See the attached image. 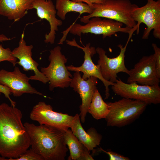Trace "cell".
Returning <instances> with one entry per match:
<instances>
[{
  "mask_svg": "<svg viewBox=\"0 0 160 160\" xmlns=\"http://www.w3.org/2000/svg\"><path fill=\"white\" fill-rule=\"evenodd\" d=\"M22 117L16 107L5 103L0 104V155L8 160H15L31 146Z\"/></svg>",
  "mask_w": 160,
  "mask_h": 160,
  "instance_id": "obj_1",
  "label": "cell"
},
{
  "mask_svg": "<svg viewBox=\"0 0 160 160\" xmlns=\"http://www.w3.org/2000/svg\"><path fill=\"white\" fill-rule=\"evenodd\" d=\"M24 125L29 135L31 148L44 160H64L68 149L63 131L45 125L26 122Z\"/></svg>",
  "mask_w": 160,
  "mask_h": 160,
  "instance_id": "obj_2",
  "label": "cell"
},
{
  "mask_svg": "<svg viewBox=\"0 0 160 160\" xmlns=\"http://www.w3.org/2000/svg\"><path fill=\"white\" fill-rule=\"evenodd\" d=\"M135 4L129 0H106L102 4H92V13L80 18L85 23L94 17H104L122 23L129 28H135L136 23L132 17L131 11Z\"/></svg>",
  "mask_w": 160,
  "mask_h": 160,
  "instance_id": "obj_3",
  "label": "cell"
},
{
  "mask_svg": "<svg viewBox=\"0 0 160 160\" xmlns=\"http://www.w3.org/2000/svg\"><path fill=\"white\" fill-rule=\"evenodd\" d=\"M107 103L110 111L105 119L107 126L118 127L132 123L143 113L148 105L140 100L123 97Z\"/></svg>",
  "mask_w": 160,
  "mask_h": 160,
  "instance_id": "obj_4",
  "label": "cell"
},
{
  "mask_svg": "<svg viewBox=\"0 0 160 160\" xmlns=\"http://www.w3.org/2000/svg\"><path fill=\"white\" fill-rule=\"evenodd\" d=\"M50 52L49 65L47 67H41L40 69L49 81V89L52 91L56 87H68L73 76L65 65L67 58L62 54L59 46L51 49Z\"/></svg>",
  "mask_w": 160,
  "mask_h": 160,
  "instance_id": "obj_5",
  "label": "cell"
},
{
  "mask_svg": "<svg viewBox=\"0 0 160 160\" xmlns=\"http://www.w3.org/2000/svg\"><path fill=\"white\" fill-rule=\"evenodd\" d=\"M123 25L121 23L112 19H102L99 17H94L91 18L85 25L74 23L64 32L65 33L69 32L80 37L82 33L102 35L103 38L110 37L118 32L133 34L135 31L133 28L127 26L123 27Z\"/></svg>",
  "mask_w": 160,
  "mask_h": 160,
  "instance_id": "obj_6",
  "label": "cell"
},
{
  "mask_svg": "<svg viewBox=\"0 0 160 160\" xmlns=\"http://www.w3.org/2000/svg\"><path fill=\"white\" fill-rule=\"evenodd\" d=\"M145 5L139 7L136 4L132 9L131 14L137 23L135 27L138 34L140 25L143 23L146 26L142 38H148L151 31L153 30L154 37L160 39V0H147Z\"/></svg>",
  "mask_w": 160,
  "mask_h": 160,
  "instance_id": "obj_7",
  "label": "cell"
},
{
  "mask_svg": "<svg viewBox=\"0 0 160 160\" xmlns=\"http://www.w3.org/2000/svg\"><path fill=\"white\" fill-rule=\"evenodd\" d=\"M111 86L114 93L122 97L140 100L148 105L160 103L159 85L151 86L135 83H127L119 79Z\"/></svg>",
  "mask_w": 160,
  "mask_h": 160,
  "instance_id": "obj_8",
  "label": "cell"
},
{
  "mask_svg": "<svg viewBox=\"0 0 160 160\" xmlns=\"http://www.w3.org/2000/svg\"><path fill=\"white\" fill-rule=\"evenodd\" d=\"M29 117L39 124L51 126L64 132L70 128L74 118V116L53 111L50 105L43 101L39 102L34 106Z\"/></svg>",
  "mask_w": 160,
  "mask_h": 160,
  "instance_id": "obj_9",
  "label": "cell"
},
{
  "mask_svg": "<svg viewBox=\"0 0 160 160\" xmlns=\"http://www.w3.org/2000/svg\"><path fill=\"white\" fill-rule=\"evenodd\" d=\"M132 36L131 34L129 35L124 46L121 44L118 45L120 52L115 57H108L106 55L105 51L102 48L97 47L96 49V52L99 55L97 65L100 67L102 76L105 80L114 83L117 79L118 73L122 72L129 74V70L125 65L124 58L126 48Z\"/></svg>",
  "mask_w": 160,
  "mask_h": 160,
  "instance_id": "obj_10",
  "label": "cell"
},
{
  "mask_svg": "<svg viewBox=\"0 0 160 160\" xmlns=\"http://www.w3.org/2000/svg\"><path fill=\"white\" fill-rule=\"evenodd\" d=\"M66 43L68 45L74 46L82 49L84 54V60L81 66L76 67L73 65L66 66L68 71L81 72L83 73L82 78L87 80L91 76H94L101 81L105 87V99H107L110 96V89L109 87L113 85L114 83L105 80L103 77L100 72L99 65H96L93 63L92 57L97 52L95 48L93 47L90 46L91 44L88 43L86 46L84 45L82 47L76 43L75 39L72 41L66 40Z\"/></svg>",
  "mask_w": 160,
  "mask_h": 160,
  "instance_id": "obj_11",
  "label": "cell"
},
{
  "mask_svg": "<svg viewBox=\"0 0 160 160\" xmlns=\"http://www.w3.org/2000/svg\"><path fill=\"white\" fill-rule=\"evenodd\" d=\"M128 75V83L151 86L159 85L160 78L156 71L155 54L143 56L133 68L129 70Z\"/></svg>",
  "mask_w": 160,
  "mask_h": 160,
  "instance_id": "obj_12",
  "label": "cell"
},
{
  "mask_svg": "<svg viewBox=\"0 0 160 160\" xmlns=\"http://www.w3.org/2000/svg\"><path fill=\"white\" fill-rule=\"evenodd\" d=\"M30 79L15 66L13 71L4 69L0 71V84L9 88L14 97H19L25 93L36 94L45 96L29 83Z\"/></svg>",
  "mask_w": 160,
  "mask_h": 160,
  "instance_id": "obj_13",
  "label": "cell"
},
{
  "mask_svg": "<svg viewBox=\"0 0 160 160\" xmlns=\"http://www.w3.org/2000/svg\"><path fill=\"white\" fill-rule=\"evenodd\" d=\"M97 83L98 79L97 78L91 76L85 80L81 77L79 71H75L70 83L69 86L79 94L81 99L79 115L81 121L83 123L85 122L93 95L97 89Z\"/></svg>",
  "mask_w": 160,
  "mask_h": 160,
  "instance_id": "obj_14",
  "label": "cell"
},
{
  "mask_svg": "<svg viewBox=\"0 0 160 160\" xmlns=\"http://www.w3.org/2000/svg\"><path fill=\"white\" fill-rule=\"evenodd\" d=\"M33 48L32 45H26L23 33L19 41L18 46L12 51V55L19 60L17 64L21 66L24 71H34V75L29 77L30 80L38 81L45 84L49 82V81L44 75L39 70L38 68V63L32 57V51Z\"/></svg>",
  "mask_w": 160,
  "mask_h": 160,
  "instance_id": "obj_15",
  "label": "cell"
},
{
  "mask_svg": "<svg viewBox=\"0 0 160 160\" xmlns=\"http://www.w3.org/2000/svg\"><path fill=\"white\" fill-rule=\"evenodd\" d=\"M33 9H35L37 16L41 19H45L49 23L50 31L45 36L44 41L53 44L55 43L56 31L58 27L63 24V21L56 17L57 11L52 0H34Z\"/></svg>",
  "mask_w": 160,
  "mask_h": 160,
  "instance_id": "obj_16",
  "label": "cell"
},
{
  "mask_svg": "<svg viewBox=\"0 0 160 160\" xmlns=\"http://www.w3.org/2000/svg\"><path fill=\"white\" fill-rule=\"evenodd\" d=\"M34 0H0V15L14 22L19 21L33 9Z\"/></svg>",
  "mask_w": 160,
  "mask_h": 160,
  "instance_id": "obj_17",
  "label": "cell"
},
{
  "mask_svg": "<svg viewBox=\"0 0 160 160\" xmlns=\"http://www.w3.org/2000/svg\"><path fill=\"white\" fill-rule=\"evenodd\" d=\"M70 128L79 141L89 151L93 150L100 144L102 135L93 127L90 128L86 132L81 124L79 114L77 113L74 116Z\"/></svg>",
  "mask_w": 160,
  "mask_h": 160,
  "instance_id": "obj_18",
  "label": "cell"
},
{
  "mask_svg": "<svg viewBox=\"0 0 160 160\" xmlns=\"http://www.w3.org/2000/svg\"><path fill=\"white\" fill-rule=\"evenodd\" d=\"M55 6L57 15L63 20L65 19L66 14L70 12L89 14L93 11L92 7L85 3L75 2L71 0H56Z\"/></svg>",
  "mask_w": 160,
  "mask_h": 160,
  "instance_id": "obj_19",
  "label": "cell"
},
{
  "mask_svg": "<svg viewBox=\"0 0 160 160\" xmlns=\"http://www.w3.org/2000/svg\"><path fill=\"white\" fill-rule=\"evenodd\" d=\"M65 143L70 151L69 160H83L84 154L87 149L79 140L71 130L69 129L64 133Z\"/></svg>",
  "mask_w": 160,
  "mask_h": 160,
  "instance_id": "obj_20",
  "label": "cell"
},
{
  "mask_svg": "<svg viewBox=\"0 0 160 160\" xmlns=\"http://www.w3.org/2000/svg\"><path fill=\"white\" fill-rule=\"evenodd\" d=\"M109 111L107 103L104 101L100 93L96 89L93 95L88 113L95 119L99 120L105 119Z\"/></svg>",
  "mask_w": 160,
  "mask_h": 160,
  "instance_id": "obj_21",
  "label": "cell"
},
{
  "mask_svg": "<svg viewBox=\"0 0 160 160\" xmlns=\"http://www.w3.org/2000/svg\"><path fill=\"white\" fill-rule=\"evenodd\" d=\"M11 39L7 37L4 34H0V42L10 40ZM7 61L11 63L13 66L17 64V59L12 55V51L9 48H4L0 44V62Z\"/></svg>",
  "mask_w": 160,
  "mask_h": 160,
  "instance_id": "obj_22",
  "label": "cell"
},
{
  "mask_svg": "<svg viewBox=\"0 0 160 160\" xmlns=\"http://www.w3.org/2000/svg\"><path fill=\"white\" fill-rule=\"evenodd\" d=\"M15 160H44L43 157L34 152L31 148L27 150Z\"/></svg>",
  "mask_w": 160,
  "mask_h": 160,
  "instance_id": "obj_23",
  "label": "cell"
},
{
  "mask_svg": "<svg viewBox=\"0 0 160 160\" xmlns=\"http://www.w3.org/2000/svg\"><path fill=\"white\" fill-rule=\"evenodd\" d=\"M152 46L155 56L156 68L157 73L160 78V48L155 43H152Z\"/></svg>",
  "mask_w": 160,
  "mask_h": 160,
  "instance_id": "obj_24",
  "label": "cell"
},
{
  "mask_svg": "<svg viewBox=\"0 0 160 160\" xmlns=\"http://www.w3.org/2000/svg\"><path fill=\"white\" fill-rule=\"evenodd\" d=\"M100 150L108 155L110 160H129L128 157H125L117 153L110 150L106 151L101 148Z\"/></svg>",
  "mask_w": 160,
  "mask_h": 160,
  "instance_id": "obj_25",
  "label": "cell"
},
{
  "mask_svg": "<svg viewBox=\"0 0 160 160\" xmlns=\"http://www.w3.org/2000/svg\"><path fill=\"white\" fill-rule=\"evenodd\" d=\"M1 93L3 94L5 97L8 99L11 103V105L15 107L16 102L13 101L9 96L11 93L9 89L6 86L0 84V95Z\"/></svg>",
  "mask_w": 160,
  "mask_h": 160,
  "instance_id": "obj_26",
  "label": "cell"
},
{
  "mask_svg": "<svg viewBox=\"0 0 160 160\" xmlns=\"http://www.w3.org/2000/svg\"><path fill=\"white\" fill-rule=\"evenodd\" d=\"M75 2H82L85 3L91 6L92 4H102L104 3L106 0H71Z\"/></svg>",
  "mask_w": 160,
  "mask_h": 160,
  "instance_id": "obj_27",
  "label": "cell"
},
{
  "mask_svg": "<svg viewBox=\"0 0 160 160\" xmlns=\"http://www.w3.org/2000/svg\"><path fill=\"white\" fill-rule=\"evenodd\" d=\"M7 159L4 157L1 156H0V160H7Z\"/></svg>",
  "mask_w": 160,
  "mask_h": 160,
  "instance_id": "obj_28",
  "label": "cell"
}]
</instances>
